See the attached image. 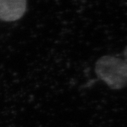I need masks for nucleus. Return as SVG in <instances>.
<instances>
[{
	"label": "nucleus",
	"instance_id": "obj_1",
	"mask_svg": "<svg viewBox=\"0 0 127 127\" xmlns=\"http://www.w3.org/2000/svg\"><path fill=\"white\" fill-rule=\"evenodd\" d=\"M95 73L113 90H120L127 86V63L125 60L104 55L96 62Z\"/></svg>",
	"mask_w": 127,
	"mask_h": 127
},
{
	"label": "nucleus",
	"instance_id": "obj_2",
	"mask_svg": "<svg viewBox=\"0 0 127 127\" xmlns=\"http://www.w3.org/2000/svg\"><path fill=\"white\" fill-rule=\"evenodd\" d=\"M27 7L26 0H0V20L10 22L23 16Z\"/></svg>",
	"mask_w": 127,
	"mask_h": 127
},
{
	"label": "nucleus",
	"instance_id": "obj_3",
	"mask_svg": "<svg viewBox=\"0 0 127 127\" xmlns=\"http://www.w3.org/2000/svg\"><path fill=\"white\" fill-rule=\"evenodd\" d=\"M124 57H125V61L127 62V46L126 47L125 50H124Z\"/></svg>",
	"mask_w": 127,
	"mask_h": 127
}]
</instances>
